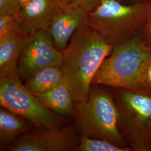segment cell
I'll list each match as a JSON object with an SVG mask.
<instances>
[{
  "label": "cell",
  "instance_id": "obj_1",
  "mask_svg": "<svg viewBox=\"0 0 151 151\" xmlns=\"http://www.w3.org/2000/svg\"><path fill=\"white\" fill-rule=\"evenodd\" d=\"M114 47L85 21L61 51L60 68L76 103L87 100L92 80Z\"/></svg>",
  "mask_w": 151,
  "mask_h": 151
},
{
  "label": "cell",
  "instance_id": "obj_2",
  "mask_svg": "<svg viewBox=\"0 0 151 151\" xmlns=\"http://www.w3.org/2000/svg\"><path fill=\"white\" fill-rule=\"evenodd\" d=\"M72 115L81 135L108 140L132 151L119 130L113 93L105 88L91 86L86 101L75 103Z\"/></svg>",
  "mask_w": 151,
  "mask_h": 151
},
{
  "label": "cell",
  "instance_id": "obj_3",
  "mask_svg": "<svg viewBox=\"0 0 151 151\" xmlns=\"http://www.w3.org/2000/svg\"><path fill=\"white\" fill-rule=\"evenodd\" d=\"M147 2L124 4L100 0L87 14L85 22L115 45L140 34L148 15Z\"/></svg>",
  "mask_w": 151,
  "mask_h": 151
},
{
  "label": "cell",
  "instance_id": "obj_4",
  "mask_svg": "<svg viewBox=\"0 0 151 151\" xmlns=\"http://www.w3.org/2000/svg\"><path fill=\"white\" fill-rule=\"evenodd\" d=\"M151 53L139 34L115 44L95 76L92 85L135 90Z\"/></svg>",
  "mask_w": 151,
  "mask_h": 151
},
{
  "label": "cell",
  "instance_id": "obj_5",
  "mask_svg": "<svg viewBox=\"0 0 151 151\" xmlns=\"http://www.w3.org/2000/svg\"><path fill=\"white\" fill-rule=\"evenodd\" d=\"M113 95L119 113V128L132 151H148L151 129V93L115 88Z\"/></svg>",
  "mask_w": 151,
  "mask_h": 151
},
{
  "label": "cell",
  "instance_id": "obj_6",
  "mask_svg": "<svg viewBox=\"0 0 151 151\" xmlns=\"http://www.w3.org/2000/svg\"><path fill=\"white\" fill-rule=\"evenodd\" d=\"M1 106L27 119L37 129L60 127L59 115L45 108L20 81V77L0 78Z\"/></svg>",
  "mask_w": 151,
  "mask_h": 151
},
{
  "label": "cell",
  "instance_id": "obj_7",
  "mask_svg": "<svg viewBox=\"0 0 151 151\" xmlns=\"http://www.w3.org/2000/svg\"><path fill=\"white\" fill-rule=\"evenodd\" d=\"M62 54L55 46L47 31H40L27 37L18 63L20 78L25 79L37 70L49 67H60Z\"/></svg>",
  "mask_w": 151,
  "mask_h": 151
},
{
  "label": "cell",
  "instance_id": "obj_8",
  "mask_svg": "<svg viewBox=\"0 0 151 151\" xmlns=\"http://www.w3.org/2000/svg\"><path fill=\"white\" fill-rule=\"evenodd\" d=\"M78 141L75 130L71 127L49 129L35 128L7 147L5 151H74Z\"/></svg>",
  "mask_w": 151,
  "mask_h": 151
},
{
  "label": "cell",
  "instance_id": "obj_9",
  "mask_svg": "<svg viewBox=\"0 0 151 151\" xmlns=\"http://www.w3.org/2000/svg\"><path fill=\"white\" fill-rule=\"evenodd\" d=\"M62 6L53 0H32L19 14L20 25L27 36L47 31Z\"/></svg>",
  "mask_w": 151,
  "mask_h": 151
},
{
  "label": "cell",
  "instance_id": "obj_10",
  "mask_svg": "<svg viewBox=\"0 0 151 151\" xmlns=\"http://www.w3.org/2000/svg\"><path fill=\"white\" fill-rule=\"evenodd\" d=\"M88 12L81 6L69 4L62 6L47 30L59 50L62 51L67 46L76 30L85 21Z\"/></svg>",
  "mask_w": 151,
  "mask_h": 151
},
{
  "label": "cell",
  "instance_id": "obj_11",
  "mask_svg": "<svg viewBox=\"0 0 151 151\" xmlns=\"http://www.w3.org/2000/svg\"><path fill=\"white\" fill-rule=\"evenodd\" d=\"M27 39L20 30L0 40V78L19 77L18 63Z\"/></svg>",
  "mask_w": 151,
  "mask_h": 151
},
{
  "label": "cell",
  "instance_id": "obj_12",
  "mask_svg": "<svg viewBox=\"0 0 151 151\" xmlns=\"http://www.w3.org/2000/svg\"><path fill=\"white\" fill-rule=\"evenodd\" d=\"M35 128L27 119L1 106L0 109V146L5 151L22 136Z\"/></svg>",
  "mask_w": 151,
  "mask_h": 151
},
{
  "label": "cell",
  "instance_id": "obj_13",
  "mask_svg": "<svg viewBox=\"0 0 151 151\" xmlns=\"http://www.w3.org/2000/svg\"><path fill=\"white\" fill-rule=\"evenodd\" d=\"M34 95L45 108L55 113L62 116L72 115L75 101L65 81L49 91Z\"/></svg>",
  "mask_w": 151,
  "mask_h": 151
},
{
  "label": "cell",
  "instance_id": "obj_14",
  "mask_svg": "<svg viewBox=\"0 0 151 151\" xmlns=\"http://www.w3.org/2000/svg\"><path fill=\"white\" fill-rule=\"evenodd\" d=\"M25 86L34 95L43 93L57 86L64 81L60 67H47L37 70L25 79Z\"/></svg>",
  "mask_w": 151,
  "mask_h": 151
},
{
  "label": "cell",
  "instance_id": "obj_15",
  "mask_svg": "<svg viewBox=\"0 0 151 151\" xmlns=\"http://www.w3.org/2000/svg\"><path fill=\"white\" fill-rule=\"evenodd\" d=\"M75 151H130L108 140L81 135Z\"/></svg>",
  "mask_w": 151,
  "mask_h": 151
},
{
  "label": "cell",
  "instance_id": "obj_16",
  "mask_svg": "<svg viewBox=\"0 0 151 151\" xmlns=\"http://www.w3.org/2000/svg\"><path fill=\"white\" fill-rule=\"evenodd\" d=\"M20 30L19 14L0 15V40Z\"/></svg>",
  "mask_w": 151,
  "mask_h": 151
},
{
  "label": "cell",
  "instance_id": "obj_17",
  "mask_svg": "<svg viewBox=\"0 0 151 151\" xmlns=\"http://www.w3.org/2000/svg\"><path fill=\"white\" fill-rule=\"evenodd\" d=\"M135 90L151 93V53L142 70Z\"/></svg>",
  "mask_w": 151,
  "mask_h": 151
},
{
  "label": "cell",
  "instance_id": "obj_18",
  "mask_svg": "<svg viewBox=\"0 0 151 151\" xmlns=\"http://www.w3.org/2000/svg\"><path fill=\"white\" fill-rule=\"evenodd\" d=\"M21 10L16 0H0V15H17Z\"/></svg>",
  "mask_w": 151,
  "mask_h": 151
},
{
  "label": "cell",
  "instance_id": "obj_19",
  "mask_svg": "<svg viewBox=\"0 0 151 151\" xmlns=\"http://www.w3.org/2000/svg\"><path fill=\"white\" fill-rule=\"evenodd\" d=\"M146 2L149 7L148 15L146 25L139 35L146 46L151 49V0Z\"/></svg>",
  "mask_w": 151,
  "mask_h": 151
},
{
  "label": "cell",
  "instance_id": "obj_20",
  "mask_svg": "<svg viewBox=\"0 0 151 151\" xmlns=\"http://www.w3.org/2000/svg\"><path fill=\"white\" fill-rule=\"evenodd\" d=\"M100 0H70L69 5L81 6L87 9L90 11L93 9Z\"/></svg>",
  "mask_w": 151,
  "mask_h": 151
},
{
  "label": "cell",
  "instance_id": "obj_21",
  "mask_svg": "<svg viewBox=\"0 0 151 151\" xmlns=\"http://www.w3.org/2000/svg\"><path fill=\"white\" fill-rule=\"evenodd\" d=\"M124 4H134L138 2H146L148 0H117Z\"/></svg>",
  "mask_w": 151,
  "mask_h": 151
},
{
  "label": "cell",
  "instance_id": "obj_22",
  "mask_svg": "<svg viewBox=\"0 0 151 151\" xmlns=\"http://www.w3.org/2000/svg\"><path fill=\"white\" fill-rule=\"evenodd\" d=\"M62 6L67 5L70 3V0H53Z\"/></svg>",
  "mask_w": 151,
  "mask_h": 151
},
{
  "label": "cell",
  "instance_id": "obj_23",
  "mask_svg": "<svg viewBox=\"0 0 151 151\" xmlns=\"http://www.w3.org/2000/svg\"><path fill=\"white\" fill-rule=\"evenodd\" d=\"M16 1L22 9L23 7L27 5V4L32 1V0H16Z\"/></svg>",
  "mask_w": 151,
  "mask_h": 151
},
{
  "label": "cell",
  "instance_id": "obj_24",
  "mask_svg": "<svg viewBox=\"0 0 151 151\" xmlns=\"http://www.w3.org/2000/svg\"><path fill=\"white\" fill-rule=\"evenodd\" d=\"M148 148L149 151H151V129L148 138Z\"/></svg>",
  "mask_w": 151,
  "mask_h": 151
}]
</instances>
